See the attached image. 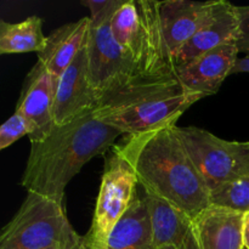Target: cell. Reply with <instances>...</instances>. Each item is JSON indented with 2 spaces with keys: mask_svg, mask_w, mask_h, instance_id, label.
Masks as SVG:
<instances>
[{
  "mask_svg": "<svg viewBox=\"0 0 249 249\" xmlns=\"http://www.w3.org/2000/svg\"><path fill=\"white\" fill-rule=\"evenodd\" d=\"M246 213L212 204L194 219L199 249H245Z\"/></svg>",
  "mask_w": 249,
  "mask_h": 249,
  "instance_id": "cell-12",
  "label": "cell"
},
{
  "mask_svg": "<svg viewBox=\"0 0 249 249\" xmlns=\"http://www.w3.org/2000/svg\"><path fill=\"white\" fill-rule=\"evenodd\" d=\"M236 73H249V55H243V57L238 58L232 71V74Z\"/></svg>",
  "mask_w": 249,
  "mask_h": 249,
  "instance_id": "cell-21",
  "label": "cell"
},
{
  "mask_svg": "<svg viewBox=\"0 0 249 249\" xmlns=\"http://www.w3.org/2000/svg\"><path fill=\"white\" fill-rule=\"evenodd\" d=\"M212 204L233 211L249 212V178L224 185L211 194Z\"/></svg>",
  "mask_w": 249,
  "mask_h": 249,
  "instance_id": "cell-17",
  "label": "cell"
},
{
  "mask_svg": "<svg viewBox=\"0 0 249 249\" xmlns=\"http://www.w3.org/2000/svg\"><path fill=\"white\" fill-rule=\"evenodd\" d=\"M108 249H157L153 242L143 190L140 185L133 203L109 236Z\"/></svg>",
  "mask_w": 249,
  "mask_h": 249,
  "instance_id": "cell-15",
  "label": "cell"
},
{
  "mask_svg": "<svg viewBox=\"0 0 249 249\" xmlns=\"http://www.w3.org/2000/svg\"><path fill=\"white\" fill-rule=\"evenodd\" d=\"M97 107L99 95L90 78L88 46H85L57 79L53 107L55 125H63L94 113Z\"/></svg>",
  "mask_w": 249,
  "mask_h": 249,
  "instance_id": "cell-7",
  "label": "cell"
},
{
  "mask_svg": "<svg viewBox=\"0 0 249 249\" xmlns=\"http://www.w3.org/2000/svg\"><path fill=\"white\" fill-rule=\"evenodd\" d=\"M240 19L237 6L225 0H218L207 21L175 55V67L186 65L198 56L221 45L237 43Z\"/></svg>",
  "mask_w": 249,
  "mask_h": 249,
  "instance_id": "cell-10",
  "label": "cell"
},
{
  "mask_svg": "<svg viewBox=\"0 0 249 249\" xmlns=\"http://www.w3.org/2000/svg\"><path fill=\"white\" fill-rule=\"evenodd\" d=\"M124 0H83L82 4L90 10L92 24H100L109 21L122 6Z\"/></svg>",
  "mask_w": 249,
  "mask_h": 249,
  "instance_id": "cell-19",
  "label": "cell"
},
{
  "mask_svg": "<svg viewBox=\"0 0 249 249\" xmlns=\"http://www.w3.org/2000/svg\"><path fill=\"white\" fill-rule=\"evenodd\" d=\"M90 28V17H83L55 29L48 36L45 49L38 53V62L58 79L87 46Z\"/></svg>",
  "mask_w": 249,
  "mask_h": 249,
  "instance_id": "cell-14",
  "label": "cell"
},
{
  "mask_svg": "<svg viewBox=\"0 0 249 249\" xmlns=\"http://www.w3.org/2000/svg\"><path fill=\"white\" fill-rule=\"evenodd\" d=\"M121 135V131L94 113L63 125H53L44 140L31 142L19 184L27 192L63 204L71 180L92 158L105 155Z\"/></svg>",
  "mask_w": 249,
  "mask_h": 249,
  "instance_id": "cell-2",
  "label": "cell"
},
{
  "mask_svg": "<svg viewBox=\"0 0 249 249\" xmlns=\"http://www.w3.org/2000/svg\"><path fill=\"white\" fill-rule=\"evenodd\" d=\"M143 190V189H142ZM156 248L173 246L186 249L195 236L194 220L164 199L143 190Z\"/></svg>",
  "mask_w": 249,
  "mask_h": 249,
  "instance_id": "cell-13",
  "label": "cell"
},
{
  "mask_svg": "<svg viewBox=\"0 0 249 249\" xmlns=\"http://www.w3.org/2000/svg\"><path fill=\"white\" fill-rule=\"evenodd\" d=\"M237 15L240 19V31L236 44L240 53L249 55V5L237 6Z\"/></svg>",
  "mask_w": 249,
  "mask_h": 249,
  "instance_id": "cell-20",
  "label": "cell"
},
{
  "mask_svg": "<svg viewBox=\"0 0 249 249\" xmlns=\"http://www.w3.org/2000/svg\"><path fill=\"white\" fill-rule=\"evenodd\" d=\"M31 135V126L17 111L14 112L0 126V150L10 147L23 136Z\"/></svg>",
  "mask_w": 249,
  "mask_h": 249,
  "instance_id": "cell-18",
  "label": "cell"
},
{
  "mask_svg": "<svg viewBox=\"0 0 249 249\" xmlns=\"http://www.w3.org/2000/svg\"><path fill=\"white\" fill-rule=\"evenodd\" d=\"M82 249H87V248H85V247H84V246H83V247H82Z\"/></svg>",
  "mask_w": 249,
  "mask_h": 249,
  "instance_id": "cell-24",
  "label": "cell"
},
{
  "mask_svg": "<svg viewBox=\"0 0 249 249\" xmlns=\"http://www.w3.org/2000/svg\"><path fill=\"white\" fill-rule=\"evenodd\" d=\"M218 0L158 1L160 26L173 58L213 12Z\"/></svg>",
  "mask_w": 249,
  "mask_h": 249,
  "instance_id": "cell-11",
  "label": "cell"
},
{
  "mask_svg": "<svg viewBox=\"0 0 249 249\" xmlns=\"http://www.w3.org/2000/svg\"><path fill=\"white\" fill-rule=\"evenodd\" d=\"M160 249H178V248L173 247V246H165V247H162ZM186 249H199L198 243H197V240H196V236H194V238H192V241L190 242V245L187 246Z\"/></svg>",
  "mask_w": 249,
  "mask_h": 249,
  "instance_id": "cell-23",
  "label": "cell"
},
{
  "mask_svg": "<svg viewBox=\"0 0 249 249\" xmlns=\"http://www.w3.org/2000/svg\"><path fill=\"white\" fill-rule=\"evenodd\" d=\"M48 36L43 33V18L29 16L17 23L1 19L0 22V53H41L45 49Z\"/></svg>",
  "mask_w": 249,
  "mask_h": 249,
  "instance_id": "cell-16",
  "label": "cell"
},
{
  "mask_svg": "<svg viewBox=\"0 0 249 249\" xmlns=\"http://www.w3.org/2000/svg\"><path fill=\"white\" fill-rule=\"evenodd\" d=\"M63 204L28 192L0 235V249H82Z\"/></svg>",
  "mask_w": 249,
  "mask_h": 249,
  "instance_id": "cell-3",
  "label": "cell"
},
{
  "mask_svg": "<svg viewBox=\"0 0 249 249\" xmlns=\"http://www.w3.org/2000/svg\"><path fill=\"white\" fill-rule=\"evenodd\" d=\"M202 99H204L203 95L182 92L175 96L151 100L123 108L97 109L94 114L96 118L113 126L123 135H140L177 124L185 111Z\"/></svg>",
  "mask_w": 249,
  "mask_h": 249,
  "instance_id": "cell-6",
  "label": "cell"
},
{
  "mask_svg": "<svg viewBox=\"0 0 249 249\" xmlns=\"http://www.w3.org/2000/svg\"><path fill=\"white\" fill-rule=\"evenodd\" d=\"M113 150L130 165L146 192L177 207L192 220L212 206L211 191L177 124L128 136Z\"/></svg>",
  "mask_w": 249,
  "mask_h": 249,
  "instance_id": "cell-1",
  "label": "cell"
},
{
  "mask_svg": "<svg viewBox=\"0 0 249 249\" xmlns=\"http://www.w3.org/2000/svg\"><path fill=\"white\" fill-rule=\"evenodd\" d=\"M243 241H245V249H249V212L246 213L245 228H243Z\"/></svg>",
  "mask_w": 249,
  "mask_h": 249,
  "instance_id": "cell-22",
  "label": "cell"
},
{
  "mask_svg": "<svg viewBox=\"0 0 249 249\" xmlns=\"http://www.w3.org/2000/svg\"><path fill=\"white\" fill-rule=\"evenodd\" d=\"M56 87L57 79L40 62H36L27 74L15 111L21 113L31 126V142L44 140L55 125Z\"/></svg>",
  "mask_w": 249,
  "mask_h": 249,
  "instance_id": "cell-8",
  "label": "cell"
},
{
  "mask_svg": "<svg viewBox=\"0 0 249 249\" xmlns=\"http://www.w3.org/2000/svg\"><path fill=\"white\" fill-rule=\"evenodd\" d=\"M240 55L237 44L230 43L208 51L177 68L180 84L187 92L203 95L216 94L221 84L232 74Z\"/></svg>",
  "mask_w": 249,
  "mask_h": 249,
  "instance_id": "cell-9",
  "label": "cell"
},
{
  "mask_svg": "<svg viewBox=\"0 0 249 249\" xmlns=\"http://www.w3.org/2000/svg\"><path fill=\"white\" fill-rule=\"evenodd\" d=\"M195 165L212 192L249 178V141H228L197 126H178Z\"/></svg>",
  "mask_w": 249,
  "mask_h": 249,
  "instance_id": "cell-4",
  "label": "cell"
},
{
  "mask_svg": "<svg viewBox=\"0 0 249 249\" xmlns=\"http://www.w3.org/2000/svg\"><path fill=\"white\" fill-rule=\"evenodd\" d=\"M139 180L117 151L106 158L91 226L84 236L87 249H108L112 231L131 206Z\"/></svg>",
  "mask_w": 249,
  "mask_h": 249,
  "instance_id": "cell-5",
  "label": "cell"
}]
</instances>
